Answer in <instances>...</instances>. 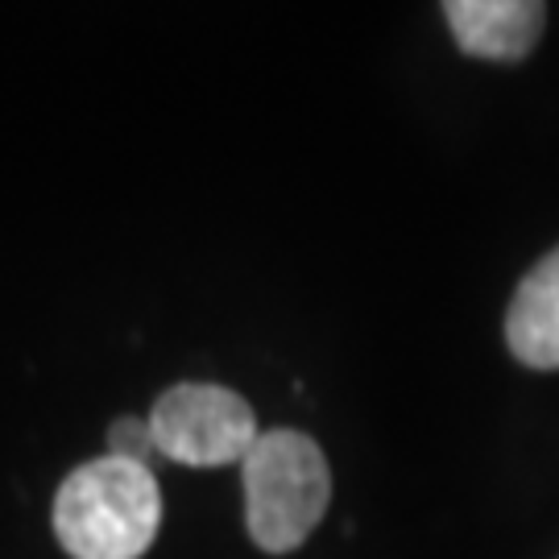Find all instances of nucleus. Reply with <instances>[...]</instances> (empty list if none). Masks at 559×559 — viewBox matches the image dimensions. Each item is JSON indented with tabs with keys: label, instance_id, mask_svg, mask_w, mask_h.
<instances>
[{
	"label": "nucleus",
	"instance_id": "obj_5",
	"mask_svg": "<svg viewBox=\"0 0 559 559\" xmlns=\"http://www.w3.org/2000/svg\"><path fill=\"white\" fill-rule=\"evenodd\" d=\"M506 344L526 369H559V245L519 282L506 311Z\"/></svg>",
	"mask_w": 559,
	"mask_h": 559
},
{
	"label": "nucleus",
	"instance_id": "obj_6",
	"mask_svg": "<svg viewBox=\"0 0 559 559\" xmlns=\"http://www.w3.org/2000/svg\"><path fill=\"white\" fill-rule=\"evenodd\" d=\"M104 456L117 460H133V464H145L154 468L158 460V443H154V431H150V419H138V415H124L108 427V452Z\"/></svg>",
	"mask_w": 559,
	"mask_h": 559
},
{
	"label": "nucleus",
	"instance_id": "obj_4",
	"mask_svg": "<svg viewBox=\"0 0 559 559\" xmlns=\"http://www.w3.org/2000/svg\"><path fill=\"white\" fill-rule=\"evenodd\" d=\"M443 17L468 59L519 62L543 38L547 4L539 0H448Z\"/></svg>",
	"mask_w": 559,
	"mask_h": 559
},
{
	"label": "nucleus",
	"instance_id": "obj_2",
	"mask_svg": "<svg viewBox=\"0 0 559 559\" xmlns=\"http://www.w3.org/2000/svg\"><path fill=\"white\" fill-rule=\"evenodd\" d=\"M245 526L265 556H286L307 543L332 501V468L320 443L290 427L261 431L240 460Z\"/></svg>",
	"mask_w": 559,
	"mask_h": 559
},
{
	"label": "nucleus",
	"instance_id": "obj_3",
	"mask_svg": "<svg viewBox=\"0 0 559 559\" xmlns=\"http://www.w3.org/2000/svg\"><path fill=\"white\" fill-rule=\"evenodd\" d=\"M145 419L158 443V456L191 468L240 464L261 436L253 406L237 390H224L212 381H182L166 390Z\"/></svg>",
	"mask_w": 559,
	"mask_h": 559
},
{
	"label": "nucleus",
	"instance_id": "obj_1",
	"mask_svg": "<svg viewBox=\"0 0 559 559\" xmlns=\"http://www.w3.org/2000/svg\"><path fill=\"white\" fill-rule=\"evenodd\" d=\"M158 522V477L133 460H87L55 498V535L71 559H141Z\"/></svg>",
	"mask_w": 559,
	"mask_h": 559
}]
</instances>
